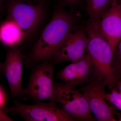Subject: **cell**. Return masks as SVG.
<instances>
[{
	"mask_svg": "<svg viewBox=\"0 0 121 121\" xmlns=\"http://www.w3.org/2000/svg\"><path fill=\"white\" fill-rule=\"evenodd\" d=\"M80 10L64 7H55L51 20L45 27L40 37L26 58V67H33L39 62H50L69 35L78 26L81 19Z\"/></svg>",
	"mask_w": 121,
	"mask_h": 121,
	"instance_id": "cell-1",
	"label": "cell"
},
{
	"mask_svg": "<svg viewBox=\"0 0 121 121\" xmlns=\"http://www.w3.org/2000/svg\"><path fill=\"white\" fill-rule=\"evenodd\" d=\"M100 20L89 19L84 25L89 39L86 52L90 56L91 71L105 80L112 90L117 89V83L111 69L113 52L99 31Z\"/></svg>",
	"mask_w": 121,
	"mask_h": 121,
	"instance_id": "cell-2",
	"label": "cell"
},
{
	"mask_svg": "<svg viewBox=\"0 0 121 121\" xmlns=\"http://www.w3.org/2000/svg\"><path fill=\"white\" fill-rule=\"evenodd\" d=\"M33 67L27 86L19 95L22 99H31L36 103L46 99L51 101L54 91V64L50 62H42Z\"/></svg>",
	"mask_w": 121,
	"mask_h": 121,
	"instance_id": "cell-3",
	"label": "cell"
},
{
	"mask_svg": "<svg viewBox=\"0 0 121 121\" xmlns=\"http://www.w3.org/2000/svg\"><path fill=\"white\" fill-rule=\"evenodd\" d=\"M51 102L62 104V110L76 121H95L91 114L88 103L83 94L79 90L65 86L54 84V91Z\"/></svg>",
	"mask_w": 121,
	"mask_h": 121,
	"instance_id": "cell-4",
	"label": "cell"
},
{
	"mask_svg": "<svg viewBox=\"0 0 121 121\" xmlns=\"http://www.w3.org/2000/svg\"><path fill=\"white\" fill-rule=\"evenodd\" d=\"M56 103L40 102L27 105L15 100L10 107H4L1 110L5 113L13 112L27 121H75L62 109L56 106Z\"/></svg>",
	"mask_w": 121,
	"mask_h": 121,
	"instance_id": "cell-5",
	"label": "cell"
},
{
	"mask_svg": "<svg viewBox=\"0 0 121 121\" xmlns=\"http://www.w3.org/2000/svg\"><path fill=\"white\" fill-rule=\"evenodd\" d=\"M90 81L79 89L84 95L91 112L99 121H116L113 107L110 106L105 99L107 83L105 80L91 72Z\"/></svg>",
	"mask_w": 121,
	"mask_h": 121,
	"instance_id": "cell-6",
	"label": "cell"
},
{
	"mask_svg": "<svg viewBox=\"0 0 121 121\" xmlns=\"http://www.w3.org/2000/svg\"><path fill=\"white\" fill-rule=\"evenodd\" d=\"M8 11L9 19L16 22L27 36L35 30L42 20L44 2L42 0L34 5L22 0H11Z\"/></svg>",
	"mask_w": 121,
	"mask_h": 121,
	"instance_id": "cell-7",
	"label": "cell"
},
{
	"mask_svg": "<svg viewBox=\"0 0 121 121\" xmlns=\"http://www.w3.org/2000/svg\"><path fill=\"white\" fill-rule=\"evenodd\" d=\"M86 33L85 26H78L55 54L52 63L54 64L66 61L74 62L81 58L86 51L89 42Z\"/></svg>",
	"mask_w": 121,
	"mask_h": 121,
	"instance_id": "cell-8",
	"label": "cell"
},
{
	"mask_svg": "<svg viewBox=\"0 0 121 121\" xmlns=\"http://www.w3.org/2000/svg\"><path fill=\"white\" fill-rule=\"evenodd\" d=\"M23 60L20 49L10 48L4 63H0V71L5 76L13 98L18 97L23 90L22 75Z\"/></svg>",
	"mask_w": 121,
	"mask_h": 121,
	"instance_id": "cell-9",
	"label": "cell"
},
{
	"mask_svg": "<svg viewBox=\"0 0 121 121\" xmlns=\"http://www.w3.org/2000/svg\"><path fill=\"white\" fill-rule=\"evenodd\" d=\"M99 31L114 52L121 39V5L117 0L104 13L99 21Z\"/></svg>",
	"mask_w": 121,
	"mask_h": 121,
	"instance_id": "cell-10",
	"label": "cell"
},
{
	"mask_svg": "<svg viewBox=\"0 0 121 121\" xmlns=\"http://www.w3.org/2000/svg\"><path fill=\"white\" fill-rule=\"evenodd\" d=\"M91 73V60L87 53L60 70L57 74V77L66 86L73 89L77 86L88 83Z\"/></svg>",
	"mask_w": 121,
	"mask_h": 121,
	"instance_id": "cell-11",
	"label": "cell"
},
{
	"mask_svg": "<svg viewBox=\"0 0 121 121\" xmlns=\"http://www.w3.org/2000/svg\"><path fill=\"white\" fill-rule=\"evenodd\" d=\"M26 37L22 29L13 20L9 19L0 25V42L5 47H17Z\"/></svg>",
	"mask_w": 121,
	"mask_h": 121,
	"instance_id": "cell-12",
	"label": "cell"
},
{
	"mask_svg": "<svg viewBox=\"0 0 121 121\" xmlns=\"http://www.w3.org/2000/svg\"><path fill=\"white\" fill-rule=\"evenodd\" d=\"M112 1L113 0H86V14L89 19L100 20Z\"/></svg>",
	"mask_w": 121,
	"mask_h": 121,
	"instance_id": "cell-13",
	"label": "cell"
},
{
	"mask_svg": "<svg viewBox=\"0 0 121 121\" xmlns=\"http://www.w3.org/2000/svg\"><path fill=\"white\" fill-rule=\"evenodd\" d=\"M111 67L117 82L121 81V39L114 52Z\"/></svg>",
	"mask_w": 121,
	"mask_h": 121,
	"instance_id": "cell-14",
	"label": "cell"
},
{
	"mask_svg": "<svg viewBox=\"0 0 121 121\" xmlns=\"http://www.w3.org/2000/svg\"><path fill=\"white\" fill-rule=\"evenodd\" d=\"M105 99L106 101L121 111V94L118 91L117 89L112 90L110 93H106Z\"/></svg>",
	"mask_w": 121,
	"mask_h": 121,
	"instance_id": "cell-15",
	"label": "cell"
},
{
	"mask_svg": "<svg viewBox=\"0 0 121 121\" xmlns=\"http://www.w3.org/2000/svg\"><path fill=\"white\" fill-rule=\"evenodd\" d=\"M58 4L64 7L68 6L71 9L82 10L85 8L83 0H57Z\"/></svg>",
	"mask_w": 121,
	"mask_h": 121,
	"instance_id": "cell-16",
	"label": "cell"
},
{
	"mask_svg": "<svg viewBox=\"0 0 121 121\" xmlns=\"http://www.w3.org/2000/svg\"><path fill=\"white\" fill-rule=\"evenodd\" d=\"M6 98L4 91L0 87V109H1L5 107Z\"/></svg>",
	"mask_w": 121,
	"mask_h": 121,
	"instance_id": "cell-17",
	"label": "cell"
},
{
	"mask_svg": "<svg viewBox=\"0 0 121 121\" xmlns=\"http://www.w3.org/2000/svg\"><path fill=\"white\" fill-rule=\"evenodd\" d=\"M13 119L7 116L2 110L0 109V121H12Z\"/></svg>",
	"mask_w": 121,
	"mask_h": 121,
	"instance_id": "cell-18",
	"label": "cell"
},
{
	"mask_svg": "<svg viewBox=\"0 0 121 121\" xmlns=\"http://www.w3.org/2000/svg\"><path fill=\"white\" fill-rule=\"evenodd\" d=\"M117 89L121 94V81L118 82L117 85Z\"/></svg>",
	"mask_w": 121,
	"mask_h": 121,
	"instance_id": "cell-19",
	"label": "cell"
},
{
	"mask_svg": "<svg viewBox=\"0 0 121 121\" xmlns=\"http://www.w3.org/2000/svg\"><path fill=\"white\" fill-rule=\"evenodd\" d=\"M114 115H116L118 118V121H121V113L117 112L115 111Z\"/></svg>",
	"mask_w": 121,
	"mask_h": 121,
	"instance_id": "cell-20",
	"label": "cell"
},
{
	"mask_svg": "<svg viewBox=\"0 0 121 121\" xmlns=\"http://www.w3.org/2000/svg\"><path fill=\"white\" fill-rule=\"evenodd\" d=\"M22 0L23 1H30L35 0ZM37 0L38 2H39V1H41L43 0Z\"/></svg>",
	"mask_w": 121,
	"mask_h": 121,
	"instance_id": "cell-21",
	"label": "cell"
},
{
	"mask_svg": "<svg viewBox=\"0 0 121 121\" xmlns=\"http://www.w3.org/2000/svg\"><path fill=\"white\" fill-rule=\"evenodd\" d=\"M2 0H0V10L2 7Z\"/></svg>",
	"mask_w": 121,
	"mask_h": 121,
	"instance_id": "cell-22",
	"label": "cell"
},
{
	"mask_svg": "<svg viewBox=\"0 0 121 121\" xmlns=\"http://www.w3.org/2000/svg\"><path fill=\"white\" fill-rule=\"evenodd\" d=\"M117 1L119 4L121 5V0H117Z\"/></svg>",
	"mask_w": 121,
	"mask_h": 121,
	"instance_id": "cell-23",
	"label": "cell"
}]
</instances>
